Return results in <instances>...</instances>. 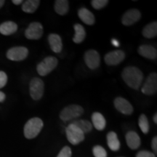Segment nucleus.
I'll use <instances>...</instances> for the list:
<instances>
[{"mask_svg":"<svg viewBox=\"0 0 157 157\" xmlns=\"http://www.w3.org/2000/svg\"><path fill=\"white\" fill-rule=\"evenodd\" d=\"M108 146L111 151H117L120 148V142L118 139L117 135L114 132H110L107 135Z\"/></svg>","mask_w":157,"mask_h":157,"instance_id":"obj_20","label":"nucleus"},{"mask_svg":"<svg viewBox=\"0 0 157 157\" xmlns=\"http://www.w3.org/2000/svg\"><path fill=\"white\" fill-rule=\"evenodd\" d=\"M152 149L154 150L155 154L157 153V138L156 137H154L152 140V143H151Z\"/></svg>","mask_w":157,"mask_h":157,"instance_id":"obj_32","label":"nucleus"},{"mask_svg":"<svg viewBox=\"0 0 157 157\" xmlns=\"http://www.w3.org/2000/svg\"><path fill=\"white\" fill-rule=\"evenodd\" d=\"M114 105L119 112L125 115H130L133 112V107L128 101L121 97H117L114 100Z\"/></svg>","mask_w":157,"mask_h":157,"instance_id":"obj_13","label":"nucleus"},{"mask_svg":"<svg viewBox=\"0 0 157 157\" xmlns=\"http://www.w3.org/2000/svg\"><path fill=\"white\" fill-rule=\"evenodd\" d=\"M66 133L68 141L73 145L78 144L84 139V133L73 124H69L66 127Z\"/></svg>","mask_w":157,"mask_h":157,"instance_id":"obj_6","label":"nucleus"},{"mask_svg":"<svg viewBox=\"0 0 157 157\" xmlns=\"http://www.w3.org/2000/svg\"><path fill=\"white\" fill-rule=\"evenodd\" d=\"M126 140L127 146L132 150L138 148L140 146L141 141L140 137L136 132H133V131H130V132L127 133Z\"/></svg>","mask_w":157,"mask_h":157,"instance_id":"obj_16","label":"nucleus"},{"mask_svg":"<svg viewBox=\"0 0 157 157\" xmlns=\"http://www.w3.org/2000/svg\"><path fill=\"white\" fill-rule=\"evenodd\" d=\"M124 58L125 54L122 50H115L105 55L104 60L108 66H116L122 62Z\"/></svg>","mask_w":157,"mask_h":157,"instance_id":"obj_11","label":"nucleus"},{"mask_svg":"<svg viewBox=\"0 0 157 157\" xmlns=\"http://www.w3.org/2000/svg\"><path fill=\"white\" fill-rule=\"evenodd\" d=\"M136 157H156L154 153H151L148 151H141L136 155Z\"/></svg>","mask_w":157,"mask_h":157,"instance_id":"obj_31","label":"nucleus"},{"mask_svg":"<svg viewBox=\"0 0 157 157\" xmlns=\"http://www.w3.org/2000/svg\"><path fill=\"white\" fill-rule=\"evenodd\" d=\"M54 8L58 15H66L68 12V10H69L68 2L66 1V0H57V1L55 2Z\"/></svg>","mask_w":157,"mask_h":157,"instance_id":"obj_23","label":"nucleus"},{"mask_svg":"<svg viewBox=\"0 0 157 157\" xmlns=\"http://www.w3.org/2000/svg\"><path fill=\"white\" fill-rule=\"evenodd\" d=\"M141 91L147 95H153L157 92V74L152 73L148 76L143 85Z\"/></svg>","mask_w":157,"mask_h":157,"instance_id":"obj_7","label":"nucleus"},{"mask_svg":"<svg viewBox=\"0 0 157 157\" xmlns=\"http://www.w3.org/2000/svg\"><path fill=\"white\" fill-rule=\"evenodd\" d=\"M154 121L156 124L157 123V114H156V113L154 115Z\"/></svg>","mask_w":157,"mask_h":157,"instance_id":"obj_37","label":"nucleus"},{"mask_svg":"<svg viewBox=\"0 0 157 157\" xmlns=\"http://www.w3.org/2000/svg\"><path fill=\"white\" fill-rule=\"evenodd\" d=\"M138 124L141 131H142L144 134H147L149 131V122L146 115H140V117H139Z\"/></svg>","mask_w":157,"mask_h":157,"instance_id":"obj_26","label":"nucleus"},{"mask_svg":"<svg viewBox=\"0 0 157 157\" xmlns=\"http://www.w3.org/2000/svg\"><path fill=\"white\" fill-rule=\"evenodd\" d=\"M92 121H93V126L98 130H103L106 125V121L105 118L101 113L95 112L92 116Z\"/></svg>","mask_w":157,"mask_h":157,"instance_id":"obj_19","label":"nucleus"},{"mask_svg":"<svg viewBox=\"0 0 157 157\" xmlns=\"http://www.w3.org/2000/svg\"><path fill=\"white\" fill-rule=\"evenodd\" d=\"M44 91V84L42 79L39 78H32L29 85L31 97L34 101H39L42 98Z\"/></svg>","mask_w":157,"mask_h":157,"instance_id":"obj_5","label":"nucleus"},{"mask_svg":"<svg viewBox=\"0 0 157 157\" xmlns=\"http://www.w3.org/2000/svg\"><path fill=\"white\" fill-rule=\"evenodd\" d=\"M29 54L28 49L24 47H15L10 48L7 52V58L13 61H21L27 58Z\"/></svg>","mask_w":157,"mask_h":157,"instance_id":"obj_8","label":"nucleus"},{"mask_svg":"<svg viewBox=\"0 0 157 157\" xmlns=\"http://www.w3.org/2000/svg\"><path fill=\"white\" fill-rule=\"evenodd\" d=\"M7 82V76L4 71H0V89L4 87Z\"/></svg>","mask_w":157,"mask_h":157,"instance_id":"obj_30","label":"nucleus"},{"mask_svg":"<svg viewBox=\"0 0 157 157\" xmlns=\"http://www.w3.org/2000/svg\"><path fill=\"white\" fill-rule=\"evenodd\" d=\"M74 30H75V35L73 38V42L76 44H79L83 42L84 39H85V29L82 25L75 24L74 25Z\"/></svg>","mask_w":157,"mask_h":157,"instance_id":"obj_22","label":"nucleus"},{"mask_svg":"<svg viewBox=\"0 0 157 157\" xmlns=\"http://www.w3.org/2000/svg\"><path fill=\"white\" fill-rule=\"evenodd\" d=\"M40 1L39 0H28L23 3L22 10L25 13H33L38 8Z\"/></svg>","mask_w":157,"mask_h":157,"instance_id":"obj_25","label":"nucleus"},{"mask_svg":"<svg viewBox=\"0 0 157 157\" xmlns=\"http://www.w3.org/2000/svg\"><path fill=\"white\" fill-rule=\"evenodd\" d=\"M5 99V95L2 92L0 91V102H3Z\"/></svg>","mask_w":157,"mask_h":157,"instance_id":"obj_34","label":"nucleus"},{"mask_svg":"<svg viewBox=\"0 0 157 157\" xmlns=\"http://www.w3.org/2000/svg\"><path fill=\"white\" fill-rule=\"evenodd\" d=\"M71 149L70 147L65 146L60 151L57 157H71Z\"/></svg>","mask_w":157,"mask_h":157,"instance_id":"obj_29","label":"nucleus"},{"mask_svg":"<svg viewBox=\"0 0 157 157\" xmlns=\"http://www.w3.org/2000/svg\"><path fill=\"white\" fill-rule=\"evenodd\" d=\"M17 30V25L13 21H7L0 25V33L6 36L14 34Z\"/></svg>","mask_w":157,"mask_h":157,"instance_id":"obj_18","label":"nucleus"},{"mask_svg":"<svg viewBox=\"0 0 157 157\" xmlns=\"http://www.w3.org/2000/svg\"><path fill=\"white\" fill-rule=\"evenodd\" d=\"M71 124H73L78 127L82 132L84 133H87L90 132L93 129V125L89 121L84 120V119H77V120L73 121V122Z\"/></svg>","mask_w":157,"mask_h":157,"instance_id":"obj_24","label":"nucleus"},{"mask_svg":"<svg viewBox=\"0 0 157 157\" xmlns=\"http://www.w3.org/2000/svg\"><path fill=\"white\" fill-rule=\"evenodd\" d=\"M121 77L129 87L134 90H138L143 81V72L135 66L125 68L121 73Z\"/></svg>","mask_w":157,"mask_h":157,"instance_id":"obj_1","label":"nucleus"},{"mask_svg":"<svg viewBox=\"0 0 157 157\" xmlns=\"http://www.w3.org/2000/svg\"><path fill=\"white\" fill-rule=\"evenodd\" d=\"M93 152L95 157H107L106 151L101 146H96L94 147Z\"/></svg>","mask_w":157,"mask_h":157,"instance_id":"obj_27","label":"nucleus"},{"mask_svg":"<svg viewBox=\"0 0 157 157\" xmlns=\"http://www.w3.org/2000/svg\"><path fill=\"white\" fill-rule=\"evenodd\" d=\"M84 113V109L81 105H68L65 107L63 109L60 111V118L64 121H68L74 119L79 117Z\"/></svg>","mask_w":157,"mask_h":157,"instance_id":"obj_3","label":"nucleus"},{"mask_svg":"<svg viewBox=\"0 0 157 157\" xmlns=\"http://www.w3.org/2000/svg\"><path fill=\"white\" fill-rule=\"evenodd\" d=\"M111 43H112V44L113 45L114 47H117V48H118V47L120 46V44H119V41L117 40L116 39H113L112 40H111Z\"/></svg>","mask_w":157,"mask_h":157,"instance_id":"obj_33","label":"nucleus"},{"mask_svg":"<svg viewBox=\"0 0 157 157\" xmlns=\"http://www.w3.org/2000/svg\"><path fill=\"white\" fill-rule=\"evenodd\" d=\"M138 53L144 58L154 60L157 57L156 49L148 44H143L138 48Z\"/></svg>","mask_w":157,"mask_h":157,"instance_id":"obj_14","label":"nucleus"},{"mask_svg":"<svg viewBox=\"0 0 157 157\" xmlns=\"http://www.w3.org/2000/svg\"><path fill=\"white\" fill-rule=\"evenodd\" d=\"M48 42L50 44L51 50L56 53L61 52L63 48L62 39L59 35L56 34H51L48 36Z\"/></svg>","mask_w":157,"mask_h":157,"instance_id":"obj_15","label":"nucleus"},{"mask_svg":"<svg viewBox=\"0 0 157 157\" xmlns=\"http://www.w3.org/2000/svg\"><path fill=\"white\" fill-rule=\"evenodd\" d=\"M84 61L90 69H96L101 63V57L95 50H90L85 52L84 56Z\"/></svg>","mask_w":157,"mask_h":157,"instance_id":"obj_9","label":"nucleus"},{"mask_svg":"<svg viewBox=\"0 0 157 157\" xmlns=\"http://www.w3.org/2000/svg\"><path fill=\"white\" fill-rule=\"evenodd\" d=\"M108 3H109V1H107V0H93L91 2L92 6L96 10L103 8L104 7L106 6Z\"/></svg>","mask_w":157,"mask_h":157,"instance_id":"obj_28","label":"nucleus"},{"mask_svg":"<svg viewBox=\"0 0 157 157\" xmlns=\"http://www.w3.org/2000/svg\"><path fill=\"white\" fill-rule=\"evenodd\" d=\"M143 36L146 38L151 39L157 35V22L154 21L146 25L142 31Z\"/></svg>","mask_w":157,"mask_h":157,"instance_id":"obj_21","label":"nucleus"},{"mask_svg":"<svg viewBox=\"0 0 157 157\" xmlns=\"http://www.w3.org/2000/svg\"><path fill=\"white\" fill-rule=\"evenodd\" d=\"M43 26L38 22H33L29 25L28 29L25 31V36L27 39L36 40L42 36Z\"/></svg>","mask_w":157,"mask_h":157,"instance_id":"obj_10","label":"nucleus"},{"mask_svg":"<svg viewBox=\"0 0 157 157\" xmlns=\"http://www.w3.org/2000/svg\"><path fill=\"white\" fill-rule=\"evenodd\" d=\"M43 125V121L39 118L35 117L29 119L24 127L25 137L28 139H33L36 137L42 130Z\"/></svg>","mask_w":157,"mask_h":157,"instance_id":"obj_2","label":"nucleus"},{"mask_svg":"<svg viewBox=\"0 0 157 157\" xmlns=\"http://www.w3.org/2000/svg\"><path fill=\"white\" fill-rule=\"evenodd\" d=\"M140 17L141 13L140 11L136 9H131L127 10L123 15L122 18H121V23L126 26H129V25L137 23L140 19Z\"/></svg>","mask_w":157,"mask_h":157,"instance_id":"obj_12","label":"nucleus"},{"mask_svg":"<svg viewBox=\"0 0 157 157\" xmlns=\"http://www.w3.org/2000/svg\"><path fill=\"white\" fill-rule=\"evenodd\" d=\"M78 16L82 22L87 25H93L95 23V16L87 8H81L78 11Z\"/></svg>","mask_w":157,"mask_h":157,"instance_id":"obj_17","label":"nucleus"},{"mask_svg":"<svg viewBox=\"0 0 157 157\" xmlns=\"http://www.w3.org/2000/svg\"><path fill=\"white\" fill-rule=\"evenodd\" d=\"M5 2L4 1V0H0V8H1V7L4 5Z\"/></svg>","mask_w":157,"mask_h":157,"instance_id":"obj_36","label":"nucleus"},{"mask_svg":"<svg viewBox=\"0 0 157 157\" xmlns=\"http://www.w3.org/2000/svg\"><path fill=\"white\" fill-rule=\"evenodd\" d=\"M58 59L55 57H47L37 65V72L42 76L48 75L56 68V66H58Z\"/></svg>","mask_w":157,"mask_h":157,"instance_id":"obj_4","label":"nucleus"},{"mask_svg":"<svg viewBox=\"0 0 157 157\" xmlns=\"http://www.w3.org/2000/svg\"><path fill=\"white\" fill-rule=\"evenodd\" d=\"M13 3L14 4V5H21V3H23V1L22 0H13Z\"/></svg>","mask_w":157,"mask_h":157,"instance_id":"obj_35","label":"nucleus"}]
</instances>
